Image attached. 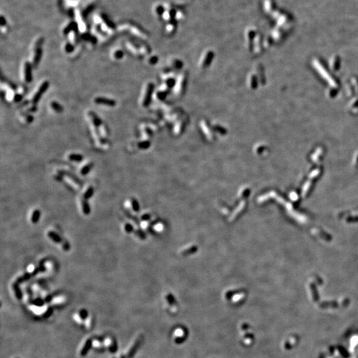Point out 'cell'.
<instances>
[{"mask_svg": "<svg viewBox=\"0 0 358 358\" xmlns=\"http://www.w3.org/2000/svg\"><path fill=\"white\" fill-rule=\"evenodd\" d=\"M31 312L35 315V316L42 318H47L52 315L53 312V308L51 306L43 305L42 306H35L31 305L29 308Z\"/></svg>", "mask_w": 358, "mask_h": 358, "instance_id": "obj_1", "label": "cell"}, {"mask_svg": "<svg viewBox=\"0 0 358 358\" xmlns=\"http://www.w3.org/2000/svg\"><path fill=\"white\" fill-rule=\"evenodd\" d=\"M143 337L141 336H138L131 343L127 346V349H125L124 355L126 358H133L134 355L137 352V349L139 347L140 345L142 342Z\"/></svg>", "mask_w": 358, "mask_h": 358, "instance_id": "obj_2", "label": "cell"}, {"mask_svg": "<svg viewBox=\"0 0 358 358\" xmlns=\"http://www.w3.org/2000/svg\"><path fill=\"white\" fill-rule=\"evenodd\" d=\"M104 343L105 351L110 354H114L117 352L118 344L116 339L111 335H107L104 338Z\"/></svg>", "mask_w": 358, "mask_h": 358, "instance_id": "obj_3", "label": "cell"}, {"mask_svg": "<svg viewBox=\"0 0 358 358\" xmlns=\"http://www.w3.org/2000/svg\"><path fill=\"white\" fill-rule=\"evenodd\" d=\"M92 337H87L81 342L78 348V354L79 357H84L85 356H86L89 351L92 348Z\"/></svg>", "mask_w": 358, "mask_h": 358, "instance_id": "obj_4", "label": "cell"}, {"mask_svg": "<svg viewBox=\"0 0 358 358\" xmlns=\"http://www.w3.org/2000/svg\"><path fill=\"white\" fill-rule=\"evenodd\" d=\"M89 314L86 309L81 308L73 314V319L76 324L80 326H83L85 320L88 316Z\"/></svg>", "mask_w": 358, "mask_h": 358, "instance_id": "obj_5", "label": "cell"}, {"mask_svg": "<svg viewBox=\"0 0 358 358\" xmlns=\"http://www.w3.org/2000/svg\"><path fill=\"white\" fill-rule=\"evenodd\" d=\"M92 348L98 353H103L105 351L104 338L100 336H95L92 338Z\"/></svg>", "mask_w": 358, "mask_h": 358, "instance_id": "obj_6", "label": "cell"}, {"mask_svg": "<svg viewBox=\"0 0 358 358\" xmlns=\"http://www.w3.org/2000/svg\"><path fill=\"white\" fill-rule=\"evenodd\" d=\"M48 86H49V83H48V82H43V83L41 85V86L39 87V88H38L37 93H36L34 95V96H33V104H37L38 101L40 100L41 96H42V95L45 93L46 90L48 89Z\"/></svg>", "mask_w": 358, "mask_h": 358, "instance_id": "obj_7", "label": "cell"}, {"mask_svg": "<svg viewBox=\"0 0 358 358\" xmlns=\"http://www.w3.org/2000/svg\"><path fill=\"white\" fill-rule=\"evenodd\" d=\"M94 102L95 103H96L97 104L104 105L110 107H114L115 106V104H116V102H115V100L104 97H98L95 99Z\"/></svg>", "mask_w": 358, "mask_h": 358, "instance_id": "obj_8", "label": "cell"}, {"mask_svg": "<svg viewBox=\"0 0 358 358\" xmlns=\"http://www.w3.org/2000/svg\"><path fill=\"white\" fill-rule=\"evenodd\" d=\"M24 74L25 80L27 82H31L33 80L32 77V66L29 63H25L24 67Z\"/></svg>", "mask_w": 358, "mask_h": 358, "instance_id": "obj_9", "label": "cell"}, {"mask_svg": "<svg viewBox=\"0 0 358 358\" xmlns=\"http://www.w3.org/2000/svg\"><path fill=\"white\" fill-rule=\"evenodd\" d=\"M95 324V318L92 315H88L87 318L86 319V320H85L84 323L83 324V326L84 329H86V330H90L92 328H93V327L94 326Z\"/></svg>", "mask_w": 358, "mask_h": 358, "instance_id": "obj_10", "label": "cell"}, {"mask_svg": "<svg viewBox=\"0 0 358 358\" xmlns=\"http://www.w3.org/2000/svg\"><path fill=\"white\" fill-rule=\"evenodd\" d=\"M12 288H13V290H14L15 298H16L17 300L22 299L23 297V293L19 287V283H17V282L14 283L12 286Z\"/></svg>", "mask_w": 358, "mask_h": 358, "instance_id": "obj_11", "label": "cell"}, {"mask_svg": "<svg viewBox=\"0 0 358 358\" xmlns=\"http://www.w3.org/2000/svg\"><path fill=\"white\" fill-rule=\"evenodd\" d=\"M48 237L54 242V243H55L58 244V243H61L62 242H63V239H62L61 237L59 236L57 233L55 232V231H48Z\"/></svg>", "mask_w": 358, "mask_h": 358, "instance_id": "obj_12", "label": "cell"}, {"mask_svg": "<svg viewBox=\"0 0 358 358\" xmlns=\"http://www.w3.org/2000/svg\"><path fill=\"white\" fill-rule=\"evenodd\" d=\"M65 302H66L65 298L63 297H60V296H59V297L58 296H57V297L52 298V299H51L50 302L52 303L53 306L58 307V306H63V305H64Z\"/></svg>", "mask_w": 358, "mask_h": 358, "instance_id": "obj_13", "label": "cell"}, {"mask_svg": "<svg viewBox=\"0 0 358 358\" xmlns=\"http://www.w3.org/2000/svg\"><path fill=\"white\" fill-rule=\"evenodd\" d=\"M41 55H42V50H41L39 46H37V47L35 48L34 59H33V60H34L33 64H34L35 66L38 65V64L39 63L41 58Z\"/></svg>", "mask_w": 358, "mask_h": 358, "instance_id": "obj_14", "label": "cell"}, {"mask_svg": "<svg viewBox=\"0 0 358 358\" xmlns=\"http://www.w3.org/2000/svg\"><path fill=\"white\" fill-rule=\"evenodd\" d=\"M82 212H83L85 215H89L90 214V206L88 202H87L86 200L83 199L82 200Z\"/></svg>", "mask_w": 358, "mask_h": 358, "instance_id": "obj_15", "label": "cell"}, {"mask_svg": "<svg viewBox=\"0 0 358 358\" xmlns=\"http://www.w3.org/2000/svg\"><path fill=\"white\" fill-rule=\"evenodd\" d=\"M41 211L38 210H35L34 212H33L31 218V222L33 223H37L41 218Z\"/></svg>", "mask_w": 358, "mask_h": 358, "instance_id": "obj_16", "label": "cell"}, {"mask_svg": "<svg viewBox=\"0 0 358 358\" xmlns=\"http://www.w3.org/2000/svg\"><path fill=\"white\" fill-rule=\"evenodd\" d=\"M94 188L92 186H90L87 189V190H86V192H84V194L83 195V199L84 200H89L90 198H91L92 196H94Z\"/></svg>", "mask_w": 358, "mask_h": 358, "instance_id": "obj_17", "label": "cell"}, {"mask_svg": "<svg viewBox=\"0 0 358 358\" xmlns=\"http://www.w3.org/2000/svg\"><path fill=\"white\" fill-rule=\"evenodd\" d=\"M68 159L71 161L79 163V162H81L82 160H83V157H82V154L73 153V154H70V155L68 156Z\"/></svg>", "mask_w": 358, "mask_h": 358, "instance_id": "obj_18", "label": "cell"}, {"mask_svg": "<svg viewBox=\"0 0 358 358\" xmlns=\"http://www.w3.org/2000/svg\"><path fill=\"white\" fill-rule=\"evenodd\" d=\"M94 164L93 163H88L85 165L83 168L81 169L80 171V173L82 175H83V176H85V175H86L89 173V172L91 171L92 167H93Z\"/></svg>", "mask_w": 358, "mask_h": 358, "instance_id": "obj_19", "label": "cell"}, {"mask_svg": "<svg viewBox=\"0 0 358 358\" xmlns=\"http://www.w3.org/2000/svg\"><path fill=\"white\" fill-rule=\"evenodd\" d=\"M51 107H52L53 109L55 111V112H58V113L63 112V107H62V105L59 104L58 103L56 102H53L51 103Z\"/></svg>", "mask_w": 358, "mask_h": 358, "instance_id": "obj_20", "label": "cell"}, {"mask_svg": "<svg viewBox=\"0 0 358 358\" xmlns=\"http://www.w3.org/2000/svg\"><path fill=\"white\" fill-rule=\"evenodd\" d=\"M31 276V275H30L29 273H25V275H23L22 277H20L19 278H18V279L17 280V283H23L24 281H26L28 279H30Z\"/></svg>", "mask_w": 358, "mask_h": 358, "instance_id": "obj_21", "label": "cell"}, {"mask_svg": "<svg viewBox=\"0 0 358 358\" xmlns=\"http://www.w3.org/2000/svg\"><path fill=\"white\" fill-rule=\"evenodd\" d=\"M131 206H132L133 211H135L136 212H139V203L137 200L134 199L132 200V201H131Z\"/></svg>", "mask_w": 358, "mask_h": 358, "instance_id": "obj_22", "label": "cell"}, {"mask_svg": "<svg viewBox=\"0 0 358 358\" xmlns=\"http://www.w3.org/2000/svg\"><path fill=\"white\" fill-rule=\"evenodd\" d=\"M124 229H125V231L126 233H131L133 231V227L132 226H131V224H130V223H125Z\"/></svg>", "mask_w": 358, "mask_h": 358, "instance_id": "obj_23", "label": "cell"}, {"mask_svg": "<svg viewBox=\"0 0 358 358\" xmlns=\"http://www.w3.org/2000/svg\"><path fill=\"white\" fill-rule=\"evenodd\" d=\"M123 53L122 51H117L114 54V56L116 59H121L123 57Z\"/></svg>", "mask_w": 358, "mask_h": 358, "instance_id": "obj_24", "label": "cell"}, {"mask_svg": "<svg viewBox=\"0 0 358 358\" xmlns=\"http://www.w3.org/2000/svg\"><path fill=\"white\" fill-rule=\"evenodd\" d=\"M73 50V47L70 44H67L66 46V51L67 53H71Z\"/></svg>", "mask_w": 358, "mask_h": 358, "instance_id": "obj_25", "label": "cell"}, {"mask_svg": "<svg viewBox=\"0 0 358 358\" xmlns=\"http://www.w3.org/2000/svg\"><path fill=\"white\" fill-rule=\"evenodd\" d=\"M115 358H126L124 354L122 352H117L115 354Z\"/></svg>", "mask_w": 358, "mask_h": 358, "instance_id": "obj_26", "label": "cell"}, {"mask_svg": "<svg viewBox=\"0 0 358 358\" xmlns=\"http://www.w3.org/2000/svg\"><path fill=\"white\" fill-rule=\"evenodd\" d=\"M109 358H115V355H114V354H112V355H110V357H109Z\"/></svg>", "mask_w": 358, "mask_h": 358, "instance_id": "obj_27", "label": "cell"}, {"mask_svg": "<svg viewBox=\"0 0 358 358\" xmlns=\"http://www.w3.org/2000/svg\"><path fill=\"white\" fill-rule=\"evenodd\" d=\"M11 358H19V357H13Z\"/></svg>", "mask_w": 358, "mask_h": 358, "instance_id": "obj_28", "label": "cell"}]
</instances>
